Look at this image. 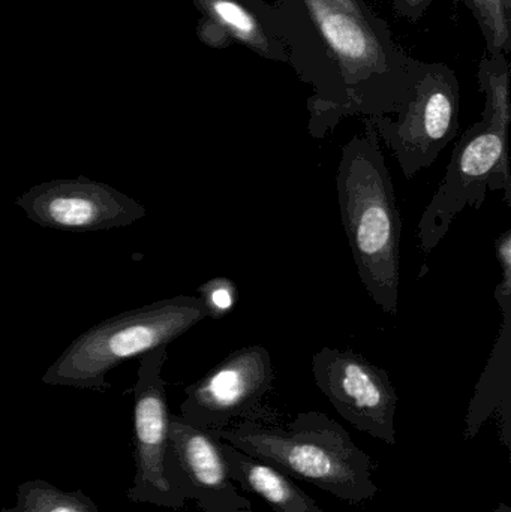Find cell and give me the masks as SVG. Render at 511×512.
<instances>
[{"label":"cell","mask_w":511,"mask_h":512,"mask_svg":"<svg viewBox=\"0 0 511 512\" xmlns=\"http://www.w3.org/2000/svg\"><path fill=\"white\" fill-rule=\"evenodd\" d=\"M393 2H395V6L399 9V12L414 18L425 11L426 6L429 5L431 0H393Z\"/></svg>","instance_id":"obj_17"},{"label":"cell","mask_w":511,"mask_h":512,"mask_svg":"<svg viewBox=\"0 0 511 512\" xmlns=\"http://www.w3.org/2000/svg\"><path fill=\"white\" fill-rule=\"evenodd\" d=\"M200 300L203 301L207 316L213 319H221L227 316L237 304L239 292L233 280L228 277H215L207 280L198 288Z\"/></svg>","instance_id":"obj_14"},{"label":"cell","mask_w":511,"mask_h":512,"mask_svg":"<svg viewBox=\"0 0 511 512\" xmlns=\"http://www.w3.org/2000/svg\"><path fill=\"white\" fill-rule=\"evenodd\" d=\"M203 12L204 20L215 24L222 33L233 36L246 47L267 59H282L284 47L278 36L261 21L252 0H192Z\"/></svg>","instance_id":"obj_13"},{"label":"cell","mask_w":511,"mask_h":512,"mask_svg":"<svg viewBox=\"0 0 511 512\" xmlns=\"http://www.w3.org/2000/svg\"><path fill=\"white\" fill-rule=\"evenodd\" d=\"M27 502L29 505L23 504L21 512H89L83 502L56 492H42L38 498L30 496Z\"/></svg>","instance_id":"obj_15"},{"label":"cell","mask_w":511,"mask_h":512,"mask_svg":"<svg viewBox=\"0 0 511 512\" xmlns=\"http://www.w3.org/2000/svg\"><path fill=\"white\" fill-rule=\"evenodd\" d=\"M207 318L200 297L177 295L99 322L78 336L42 376L47 385L102 390L129 358L168 346Z\"/></svg>","instance_id":"obj_4"},{"label":"cell","mask_w":511,"mask_h":512,"mask_svg":"<svg viewBox=\"0 0 511 512\" xmlns=\"http://www.w3.org/2000/svg\"><path fill=\"white\" fill-rule=\"evenodd\" d=\"M495 254L501 268L500 282L511 283V231H506L497 240Z\"/></svg>","instance_id":"obj_16"},{"label":"cell","mask_w":511,"mask_h":512,"mask_svg":"<svg viewBox=\"0 0 511 512\" xmlns=\"http://www.w3.org/2000/svg\"><path fill=\"white\" fill-rule=\"evenodd\" d=\"M15 204L39 227L83 233L129 227L146 216L134 198L84 176L35 185Z\"/></svg>","instance_id":"obj_9"},{"label":"cell","mask_w":511,"mask_h":512,"mask_svg":"<svg viewBox=\"0 0 511 512\" xmlns=\"http://www.w3.org/2000/svg\"><path fill=\"white\" fill-rule=\"evenodd\" d=\"M459 95L446 71H420L398 119L374 117L378 138L392 150L408 180L431 167L458 132Z\"/></svg>","instance_id":"obj_6"},{"label":"cell","mask_w":511,"mask_h":512,"mask_svg":"<svg viewBox=\"0 0 511 512\" xmlns=\"http://www.w3.org/2000/svg\"><path fill=\"white\" fill-rule=\"evenodd\" d=\"M336 189L357 274L374 303L387 315H398L402 219L371 119L365 134L342 149Z\"/></svg>","instance_id":"obj_2"},{"label":"cell","mask_w":511,"mask_h":512,"mask_svg":"<svg viewBox=\"0 0 511 512\" xmlns=\"http://www.w3.org/2000/svg\"><path fill=\"white\" fill-rule=\"evenodd\" d=\"M275 369L264 346H245L186 388L182 417L204 430H221L240 421H264V396L272 390Z\"/></svg>","instance_id":"obj_7"},{"label":"cell","mask_w":511,"mask_h":512,"mask_svg":"<svg viewBox=\"0 0 511 512\" xmlns=\"http://www.w3.org/2000/svg\"><path fill=\"white\" fill-rule=\"evenodd\" d=\"M165 471L177 495L195 499L204 512H252L228 472L218 439L183 417H170Z\"/></svg>","instance_id":"obj_10"},{"label":"cell","mask_w":511,"mask_h":512,"mask_svg":"<svg viewBox=\"0 0 511 512\" xmlns=\"http://www.w3.org/2000/svg\"><path fill=\"white\" fill-rule=\"evenodd\" d=\"M207 432L284 474L320 487L339 501L365 504L378 495L371 457L357 447L341 424L323 412H300L285 426L240 421Z\"/></svg>","instance_id":"obj_3"},{"label":"cell","mask_w":511,"mask_h":512,"mask_svg":"<svg viewBox=\"0 0 511 512\" xmlns=\"http://www.w3.org/2000/svg\"><path fill=\"white\" fill-rule=\"evenodd\" d=\"M165 360L167 346H159L140 357L135 385V436L140 453L141 489L162 504L180 507L185 501L171 487L165 471L171 417L162 379Z\"/></svg>","instance_id":"obj_11"},{"label":"cell","mask_w":511,"mask_h":512,"mask_svg":"<svg viewBox=\"0 0 511 512\" xmlns=\"http://www.w3.org/2000/svg\"><path fill=\"white\" fill-rule=\"evenodd\" d=\"M312 373L321 393L351 426L395 444L398 394L383 367L350 349L326 346L312 357Z\"/></svg>","instance_id":"obj_8"},{"label":"cell","mask_w":511,"mask_h":512,"mask_svg":"<svg viewBox=\"0 0 511 512\" xmlns=\"http://www.w3.org/2000/svg\"><path fill=\"white\" fill-rule=\"evenodd\" d=\"M320 38L341 63L323 110L309 120V132L323 138L342 117L396 113L410 98L419 69L395 62L389 36L360 0H303Z\"/></svg>","instance_id":"obj_1"},{"label":"cell","mask_w":511,"mask_h":512,"mask_svg":"<svg viewBox=\"0 0 511 512\" xmlns=\"http://www.w3.org/2000/svg\"><path fill=\"white\" fill-rule=\"evenodd\" d=\"M488 191H504L511 206L509 135L482 120L456 144L446 176L420 218L417 240L423 254L428 256L440 245L465 207L479 210Z\"/></svg>","instance_id":"obj_5"},{"label":"cell","mask_w":511,"mask_h":512,"mask_svg":"<svg viewBox=\"0 0 511 512\" xmlns=\"http://www.w3.org/2000/svg\"><path fill=\"white\" fill-rule=\"evenodd\" d=\"M215 438V436H213ZM219 450L234 483L255 493L275 512H324L287 474L218 439Z\"/></svg>","instance_id":"obj_12"}]
</instances>
